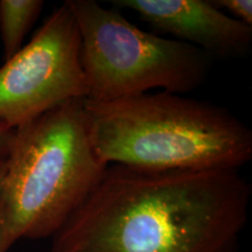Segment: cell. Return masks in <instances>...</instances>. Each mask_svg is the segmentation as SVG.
Returning a JSON list of instances; mask_svg holds the SVG:
<instances>
[{"mask_svg":"<svg viewBox=\"0 0 252 252\" xmlns=\"http://www.w3.org/2000/svg\"><path fill=\"white\" fill-rule=\"evenodd\" d=\"M43 5L41 0H0V36L5 61L23 48L25 36Z\"/></svg>","mask_w":252,"mask_h":252,"instance_id":"obj_7","label":"cell"},{"mask_svg":"<svg viewBox=\"0 0 252 252\" xmlns=\"http://www.w3.org/2000/svg\"><path fill=\"white\" fill-rule=\"evenodd\" d=\"M81 37L88 100L108 102L161 89L185 94L201 86L210 56L182 41L145 32L94 0H67Z\"/></svg>","mask_w":252,"mask_h":252,"instance_id":"obj_4","label":"cell"},{"mask_svg":"<svg viewBox=\"0 0 252 252\" xmlns=\"http://www.w3.org/2000/svg\"><path fill=\"white\" fill-rule=\"evenodd\" d=\"M86 97L80 32L64 1L0 67V122L17 128L68 100Z\"/></svg>","mask_w":252,"mask_h":252,"instance_id":"obj_5","label":"cell"},{"mask_svg":"<svg viewBox=\"0 0 252 252\" xmlns=\"http://www.w3.org/2000/svg\"><path fill=\"white\" fill-rule=\"evenodd\" d=\"M106 166L88 137L83 99L68 100L15 128L0 186V252L23 238L53 237Z\"/></svg>","mask_w":252,"mask_h":252,"instance_id":"obj_3","label":"cell"},{"mask_svg":"<svg viewBox=\"0 0 252 252\" xmlns=\"http://www.w3.org/2000/svg\"><path fill=\"white\" fill-rule=\"evenodd\" d=\"M15 128L0 122V160L7 159L14 141Z\"/></svg>","mask_w":252,"mask_h":252,"instance_id":"obj_9","label":"cell"},{"mask_svg":"<svg viewBox=\"0 0 252 252\" xmlns=\"http://www.w3.org/2000/svg\"><path fill=\"white\" fill-rule=\"evenodd\" d=\"M91 146L105 165L147 171L239 169L252 159V132L215 104L158 91L83 99Z\"/></svg>","mask_w":252,"mask_h":252,"instance_id":"obj_2","label":"cell"},{"mask_svg":"<svg viewBox=\"0 0 252 252\" xmlns=\"http://www.w3.org/2000/svg\"><path fill=\"white\" fill-rule=\"evenodd\" d=\"M6 166H7V159L0 160V186H1L2 179H4V175L6 172Z\"/></svg>","mask_w":252,"mask_h":252,"instance_id":"obj_10","label":"cell"},{"mask_svg":"<svg viewBox=\"0 0 252 252\" xmlns=\"http://www.w3.org/2000/svg\"><path fill=\"white\" fill-rule=\"evenodd\" d=\"M251 193L238 169L108 165L50 252H234Z\"/></svg>","mask_w":252,"mask_h":252,"instance_id":"obj_1","label":"cell"},{"mask_svg":"<svg viewBox=\"0 0 252 252\" xmlns=\"http://www.w3.org/2000/svg\"><path fill=\"white\" fill-rule=\"evenodd\" d=\"M157 30L201 49L207 55L238 59L252 46V26L230 18L213 0H115Z\"/></svg>","mask_w":252,"mask_h":252,"instance_id":"obj_6","label":"cell"},{"mask_svg":"<svg viewBox=\"0 0 252 252\" xmlns=\"http://www.w3.org/2000/svg\"><path fill=\"white\" fill-rule=\"evenodd\" d=\"M217 7L235 20L252 26V1L251 0H216Z\"/></svg>","mask_w":252,"mask_h":252,"instance_id":"obj_8","label":"cell"}]
</instances>
